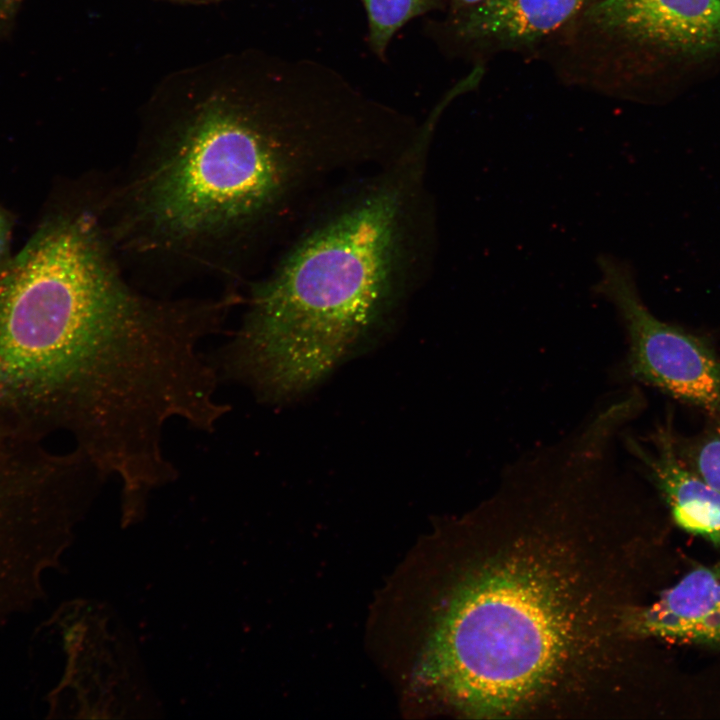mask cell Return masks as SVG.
I'll use <instances>...</instances> for the list:
<instances>
[{"instance_id":"obj_1","label":"cell","mask_w":720,"mask_h":720,"mask_svg":"<svg viewBox=\"0 0 720 720\" xmlns=\"http://www.w3.org/2000/svg\"><path fill=\"white\" fill-rule=\"evenodd\" d=\"M625 477L585 432L521 456L467 519L421 673L473 718L616 716L630 598Z\"/></svg>"},{"instance_id":"obj_14","label":"cell","mask_w":720,"mask_h":720,"mask_svg":"<svg viewBox=\"0 0 720 720\" xmlns=\"http://www.w3.org/2000/svg\"><path fill=\"white\" fill-rule=\"evenodd\" d=\"M6 240V224L3 217L0 214V251L2 250Z\"/></svg>"},{"instance_id":"obj_7","label":"cell","mask_w":720,"mask_h":720,"mask_svg":"<svg viewBox=\"0 0 720 720\" xmlns=\"http://www.w3.org/2000/svg\"><path fill=\"white\" fill-rule=\"evenodd\" d=\"M587 16L601 29L680 55L720 49V0H602Z\"/></svg>"},{"instance_id":"obj_4","label":"cell","mask_w":720,"mask_h":720,"mask_svg":"<svg viewBox=\"0 0 720 720\" xmlns=\"http://www.w3.org/2000/svg\"><path fill=\"white\" fill-rule=\"evenodd\" d=\"M310 232L252 288L218 352L222 376L280 402L306 391L382 320L400 288L417 154Z\"/></svg>"},{"instance_id":"obj_15","label":"cell","mask_w":720,"mask_h":720,"mask_svg":"<svg viewBox=\"0 0 720 720\" xmlns=\"http://www.w3.org/2000/svg\"><path fill=\"white\" fill-rule=\"evenodd\" d=\"M461 4L476 6L484 0H458Z\"/></svg>"},{"instance_id":"obj_8","label":"cell","mask_w":720,"mask_h":720,"mask_svg":"<svg viewBox=\"0 0 720 720\" xmlns=\"http://www.w3.org/2000/svg\"><path fill=\"white\" fill-rule=\"evenodd\" d=\"M641 640L720 646V564L686 574L633 618Z\"/></svg>"},{"instance_id":"obj_9","label":"cell","mask_w":720,"mask_h":720,"mask_svg":"<svg viewBox=\"0 0 720 720\" xmlns=\"http://www.w3.org/2000/svg\"><path fill=\"white\" fill-rule=\"evenodd\" d=\"M645 446L627 436V450L641 463L683 530L720 547V492L680 458L670 430L660 427Z\"/></svg>"},{"instance_id":"obj_13","label":"cell","mask_w":720,"mask_h":720,"mask_svg":"<svg viewBox=\"0 0 720 720\" xmlns=\"http://www.w3.org/2000/svg\"><path fill=\"white\" fill-rule=\"evenodd\" d=\"M20 0H0V19H6Z\"/></svg>"},{"instance_id":"obj_6","label":"cell","mask_w":720,"mask_h":720,"mask_svg":"<svg viewBox=\"0 0 720 720\" xmlns=\"http://www.w3.org/2000/svg\"><path fill=\"white\" fill-rule=\"evenodd\" d=\"M594 295L615 310L627 339V376L708 412L720 410V362L702 338L657 318L640 294L633 265L611 253L596 257Z\"/></svg>"},{"instance_id":"obj_5","label":"cell","mask_w":720,"mask_h":720,"mask_svg":"<svg viewBox=\"0 0 720 720\" xmlns=\"http://www.w3.org/2000/svg\"><path fill=\"white\" fill-rule=\"evenodd\" d=\"M92 499L76 451L57 454L42 440L0 432V624L40 602Z\"/></svg>"},{"instance_id":"obj_12","label":"cell","mask_w":720,"mask_h":720,"mask_svg":"<svg viewBox=\"0 0 720 720\" xmlns=\"http://www.w3.org/2000/svg\"><path fill=\"white\" fill-rule=\"evenodd\" d=\"M690 468L720 492V431H713L694 444L688 453Z\"/></svg>"},{"instance_id":"obj_10","label":"cell","mask_w":720,"mask_h":720,"mask_svg":"<svg viewBox=\"0 0 720 720\" xmlns=\"http://www.w3.org/2000/svg\"><path fill=\"white\" fill-rule=\"evenodd\" d=\"M586 0H484L461 26L469 38L531 41L556 30Z\"/></svg>"},{"instance_id":"obj_11","label":"cell","mask_w":720,"mask_h":720,"mask_svg":"<svg viewBox=\"0 0 720 720\" xmlns=\"http://www.w3.org/2000/svg\"><path fill=\"white\" fill-rule=\"evenodd\" d=\"M437 0H364L370 38L377 51L385 49L393 34L411 18L432 8Z\"/></svg>"},{"instance_id":"obj_2","label":"cell","mask_w":720,"mask_h":720,"mask_svg":"<svg viewBox=\"0 0 720 720\" xmlns=\"http://www.w3.org/2000/svg\"><path fill=\"white\" fill-rule=\"evenodd\" d=\"M105 189L0 264V431L70 432L105 468L154 452L195 408L209 320L196 298L146 295L121 270Z\"/></svg>"},{"instance_id":"obj_3","label":"cell","mask_w":720,"mask_h":720,"mask_svg":"<svg viewBox=\"0 0 720 720\" xmlns=\"http://www.w3.org/2000/svg\"><path fill=\"white\" fill-rule=\"evenodd\" d=\"M274 120L214 102L135 152L107 192L118 253L179 268H230L327 160L318 127Z\"/></svg>"}]
</instances>
